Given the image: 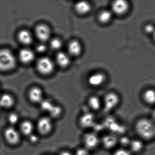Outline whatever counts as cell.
Here are the masks:
<instances>
[{
  "label": "cell",
  "mask_w": 155,
  "mask_h": 155,
  "mask_svg": "<svg viewBox=\"0 0 155 155\" xmlns=\"http://www.w3.org/2000/svg\"><path fill=\"white\" fill-rule=\"evenodd\" d=\"M135 128L138 135L144 140L149 141L155 137V124L153 120L141 118L137 122Z\"/></svg>",
  "instance_id": "6da1fadb"
},
{
  "label": "cell",
  "mask_w": 155,
  "mask_h": 155,
  "mask_svg": "<svg viewBox=\"0 0 155 155\" xmlns=\"http://www.w3.org/2000/svg\"><path fill=\"white\" fill-rule=\"evenodd\" d=\"M16 59L13 53L8 49L0 50V71H10L15 67Z\"/></svg>",
  "instance_id": "7a4b0ae2"
},
{
  "label": "cell",
  "mask_w": 155,
  "mask_h": 155,
  "mask_svg": "<svg viewBox=\"0 0 155 155\" xmlns=\"http://www.w3.org/2000/svg\"><path fill=\"white\" fill-rule=\"evenodd\" d=\"M38 133L43 136L49 135L52 132L53 123L50 116H43L38 120L36 124Z\"/></svg>",
  "instance_id": "3957f363"
},
{
  "label": "cell",
  "mask_w": 155,
  "mask_h": 155,
  "mask_svg": "<svg viewBox=\"0 0 155 155\" xmlns=\"http://www.w3.org/2000/svg\"><path fill=\"white\" fill-rule=\"evenodd\" d=\"M36 67L38 72L42 74L49 75L54 71V64L50 58L42 57L37 62Z\"/></svg>",
  "instance_id": "277c9868"
},
{
  "label": "cell",
  "mask_w": 155,
  "mask_h": 155,
  "mask_svg": "<svg viewBox=\"0 0 155 155\" xmlns=\"http://www.w3.org/2000/svg\"><path fill=\"white\" fill-rule=\"evenodd\" d=\"M120 98L115 93H111L106 95L104 100V107L107 112L114 109L119 104Z\"/></svg>",
  "instance_id": "5b68a950"
},
{
  "label": "cell",
  "mask_w": 155,
  "mask_h": 155,
  "mask_svg": "<svg viewBox=\"0 0 155 155\" xmlns=\"http://www.w3.org/2000/svg\"><path fill=\"white\" fill-rule=\"evenodd\" d=\"M83 143L85 148L92 150L96 148L100 143V139L94 133H89L85 134L83 138Z\"/></svg>",
  "instance_id": "8992f818"
},
{
  "label": "cell",
  "mask_w": 155,
  "mask_h": 155,
  "mask_svg": "<svg viewBox=\"0 0 155 155\" xmlns=\"http://www.w3.org/2000/svg\"><path fill=\"white\" fill-rule=\"evenodd\" d=\"M4 136L8 143L13 145L18 144L21 139L18 131L12 127H9L6 129L4 132Z\"/></svg>",
  "instance_id": "52a82bcc"
},
{
  "label": "cell",
  "mask_w": 155,
  "mask_h": 155,
  "mask_svg": "<svg viewBox=\"0 0 155 155\" xmlns=\"http://www.w3.org/2000/svg\"><path fill=\"white\" fill-rule=\"evenodd\" d=\"M35 34L37 38L44 42L50 39L51 36V30L47 25L43 24L38 25L35 29Z\"/></svg>",
  "instance_id": "ba28073f"
},
{
  "label": "cell",
  "mask_w": 155,
  "mask_h": 155,
  "mask_svg": "<svg viewBox=\"0 0 155 155\" xmlns=\"http://www.w3.org/2000/svg\"><path fill=\"white\" fill-rule=\"evenodd\" d=\"M112 11L118 15H123L127 12L129 9V4L127 1L117 0L112 4Z\"/></svg>",
  "instance_id": "9c48e42d"
},
{
  "label": "cell",
  "mask_w": 155,
  "mask_h": 155,
  "mask_svg": "<svg viewBox=\"0 0 155 155\" xmlns=\"http://www.w3.org/2000/svg\"><path fill=\"white\" fill-rule=\"evenodd\" d=\"M42 91L38 87H34L31 88L28 93L29 100L34 103H41L43 99Z\"/></svg>",
  "instance_id": "30bf717a"
},
{
  "label": "cell",
  "mask_w": 155,
  "mask_h": 155,
  "mask_svg": "<svg viewBox=\"0 0 155 155\" xmlns=\"http://www.w3.org/2000/svg\"><path fill=\"white\" fill-rule=\"evenodd\" d=\"M95 118L93 114L85 113L81 116L79 119V124L84 128H89L94 125Z\"/></svg>",
  "instance_id": "8fae6325"
},
{
  "label": "cell",
  "mask_w": 155,
  "mask_h": 155,
  "mask_svg": "<svg viewBox=\"0 0 155 155\" xmlns=\"http://www.w3.org/2000/svg\"><path fill=\"white\" fill-rule=\"evenodd\" d=\"M19 57L22 62L28 64L33 61L35 58V54L31 49L25 48L20 51Z\"/></svg>",
  "instance_id": "7c38bea8"
},
{
  "label": "cell",
  "mask_w": 155,
  "mask_h": 155,
  "mask_svg": "<svg viewBox=\"0 0 155 155\" xmlns=\"http://www.w3.org/2000/svg\"><path fill=\"white\" fill-rule=\"evenodd\" d=\"M102 143L106 149H112L117 144L118 139L115 135L107 134L103 137Z\"/></svg>",
  "instance_id": "4fadbf2b"
},
{
  "label": "cell",
  "mask_w": 155,
  "mask_h": 155,
  "mask_svg": "<svg viewBox=\"0 0 155 155\" xmlns=\"http://www.w3.org/2000/svg\"><path fill=\"white\" fill-rule=\"evenodd\" d=\"M105 80V76L104 74L97 73L89 76L88 83L89 85L93 86H97L101 85Z\"/></svg>",
  "instance_id": "5bb4252c"
},
{
  "label": "cell",
  "mask_w": 155,
  "mask_h": 155,
  "mask_svg": "<svg viewBox=\"0 0 155 155\" xmlns=\"http://www.w3.org/2000/svg\"><path fill=\"white\" fill-rule=\"evenodd\" d=\"M20 130L24 135L29 136L33 134L34 126L31 121H25L21 124Z\"/></svg>",
  "instance_id": "9a60e30c"
},
{
  "label": "cell",
  "mask_w": 155,
  "mask_h": 155,
  "mask_svg": "<svg viewBox=\"0 0 155 155\" xmlns=\"http://www.w3.org/2000/svg\"><path fill=\"white\" fill-rule=\"evenodd\" d=\"M19 41L23 44H30L32 42L33 37L31 34L27 30H21L18 35Z\"/></svg>",
  "instance_id": "2e32d148"
},
{
  "label": "cell",
  "mask_w": 155,
  "mask_h": 155,
  "mask_svg": "<svg viewBox=\"0 0 155 155\" xmlns=\"http://www.w3.org/2000/svg\"><path fill=\"white\" fill-rule=\"evenodd\" d=\"M68 51L70 54L77 56L81 53L82 46L79 42L76 40L71 41L68 45Z\"/></svg>",
  "instance_id": "e0dca14e"
},
{
  "label": "cell",
  "mask_w": 155,
  "mask_h": 155,
  "mask_svg": "<svg viewBox=\"0 0 155 155\" xmlns=\"http://www.w3.org/2000/svg\"><path fill=\"white\" fill-rule=\"evenodd\" d=\"M57 63L62 67H66L70 65L71 59L67 54L63 52L58 53L56 56Z\"/></svg>",
  "instance_id": "ac0fdd59"
},
{
  "label": "cell",
  "mask_w": 155,
  "mask_h": 155,
  "mask_svg": "<svg viewBox=\"0 0 155 155\" xmlns=\"http://www.w3.org/2000/svg\"><path fill=\"white\" fill-rule=\"evenodd\" d=\"M129 147L131 152L134 153H139L143 150L144 145L141 140L134 139L131 140Z\"/></svg>",
  "instance_id": "d6986e66"
},
{
  "label": "cell",
  "mask_w": 155,
  "mask_h": 155,
  "mask_svg": "<svg viewBox=\"0 0 155 155\" xmlns=\"http://www.w3.org/2000/svg\"><path fill=\"white\" fill-rule=\"evenodd\" d=\"M14 99L9 94H5L0 97V106L5 108H10L13 105Z\"/></svg>",
  "instance_id": "ffe728a7"
},
{
  "label": "cell",
  "mask_w": 155,
  "mask_h": 155,
  "mask_svg": "<svg viewBox=\"0 0 155 155\" xmlns=\"http://www.w3.org/2000/svg\"><path fill=\"white\" fill-rule=\"evenodd\" d=\"M75 9L80 14H85L89 12L91 10V5L87 2L81 1L75 4Z\"/></svg>",
  "instance_id": "44dd1931"
},
{
  "label": "cell",
  "mask_w": 155,
  "mask_h": 155,
  "mask_svg": "<svg viewBox=\"0 0 155 155\" xmlns=\"http://www.w3.org/2000/svg\"><path fill=\"white\" fill-rule=\"evenodd\" d=\"M143 99L147 104H155V90L153 89L146 90L143 94Z\"/></svg>",
  "instance_id": "7402d4cb"
},
{
  "label": "cell",
  "mask_w": 155,
  "mask_h": 155,
  "mask_svg": "<svg viewBox=\"0 0 155 155\" xmlns=\"http://www.w3.org/2000/svg\"><path fill=\"white\" fill-rule=\"evenodd\" d=\"M112 13L108 10H104L100 12L98 15V20L102 23H107L111 21Z\"/></svg>",
  "instance_id": "603a6c76"
},
{
  "label": "cell",
  "mask_w": 155,
  "mask_h": 155,
  "mask_svg": "<svg viewBox=\"0 0 155 155\" xmlns=\"http://www.w3.org/2000/svg\"><path fill=\"white\" fill-rule=\"evenodd\" d=\"M88 105L93 110H99L101 106V103L98 97L95 96H91L88 99Z\"/></svg>",
  "instance_id": "cb8c5ba5"
},
{
  "label": "cell",
  "mask_w": 155,
  "mask_h": 155,
  "mask_svg": "<svg viewBox=\"0 0 155 155\" xmlns=\"http://www.w3.org/2000/svg\"><path fill=\"white\" fill-rule=\"evenodd\" d=\"M62 109L60 106L58 105H54L52 108L49 111V113L50 114L51 118H57L61 116L62 114Z\"/></svg>",
  "instance_id": "d4e9b609"
},
{
  "label": "cell",
  "mask_w": 155,
  "mask_h": 155,
  "mask_svg": "<svg viewBox=\"0 0 155 155\" xmlns=\"http://www.w3.org/2000/svg\"><path fill=\"white\" fill-rule=\"evenodd\" d=\"M41 107L42 110L49 113L54 105L51 102L48 100H43L41 103Z\"/></svg>",
  "instance_id": "484cf974"
},
{
  "label": "cell",
  "mask_w": 155,
  "mask_h": 155,
  "mask_svg": "<svg viewBox=\"0 0 155 155\" xmlns=\"http://www.w3.org/2000/svg\"><path fill=\"white\" fill-rule=\"evenodd\" d=\"M62 45L61 41L58 38L53 39L50 42V46L54 50H59L61 47Z\"/></svg>",
  "instance_id": "4316f807"
},
{
  "label": "cell",
  "mask_w": 155,
  "mask_h": 155,
  "mask_svg": "<svg viewBox=\"0 0 155 155\" xmlns=\"http://www.w3.org/2000/svg\"><path fill=\"white\" fill-rule=\"evenodd\" d=\"M8 120L11 124H16L19 121V116L16 113H12L8 116Z\"/></svg>",
  "instance_id": "83f0119b"
},
{
  "label": "cell",
  "mask_w": 155,
  "mask_h": 155,
  "mask_svg": "<svg viewBox=\"0 0 155 155\" xmlns=\"http://www.w3.org/2000/svg\"><path fill=\"white\" fill-rule=\"evenodd\" d=\"M144 31L147 34L153 35L155 31V27L152 24H147L144 27Z\"/></svg>",
  "instance_id": "f1b7e54d"
},
{
  "label": "cell",
  "mask_w": 155,
  "mask_h": 155,
  "mask_svg": "<svg viewBox=\"0 0 155 155\" xmlns=\"http://www.w3.org/2000/svg\"><path fill=\"white\" fill-rule=\"evenodd\" d=\"M113 155H132L131 152L125 148H120L116 150Z\"/></svg>",
  "instance_id": "f546056e"
},
{
  "label": "cell",
  "mask_w": 155,
  "mask_h": 155,
  "mask_svg": "<svg viewBox=\"0 0 155 155\" xmlns=\"http://www.w3.org/2000/svg\"><path fill=\"white\" fill-rule=\"evenodd\" d=\"M74 155H90L89 150L85 147L78 148Z\"/></svg>",
  "instance_id": "4dcf8cb0"
},
{
  "label": "cell",
  "mask_w": 155,
  "mask_h": 155,
  "mask_svg": "<svg viewBox=\"0 0 155 155\" xmlns=\"http://www.w3.org/2000/svg\"><path fill=\"white\" fill-rule=\"evenodd\" d=\"M46 46L44 44H40L36 46V49L39 52H43L46 50Z\"/></svg>",
  "instance_id": "1f68e13d"
},
{
  "label": "cell",
  "mask_w": 155,
  "mask_h": 155,
  "mask_svg": "<svg viewBox=\"0 0 155 155\" xmlns=\"http://www.w3.org/2000/svg\"><path fill=\"white\" fill-rule=\"evenodd\" d=\"M131 140L127 137H124L121 139V143L124 146H128L130 145Z\"/></svg>",
  "instance_id": "d6a6232c"
},
{
  "label": "cell",
  "mask_w": 155,
  "mask_h": 155,
  "mask_svg": "<svg viewBox=\"0 0 155 155\" xmlns=\"http://www.w3.org/2000/svg\"><path fill=\"white\" fill-rule=\"evenodd\" d=\"M29 137H30V142L31 143H37L38 140H39L38 136L35 135L34 134L31 135V136H29Z\"/></svg>",
  "instance_id": "836d02e7"
},
{
  "label": "cell",
  "mask_w": 155,
  "mask_h": 155,
  "mask_svg": "<svg viewBox=\"0 0 155 155\" xmlns=\"http://www.w3.org/2000/svg\"><path fill=\"white\" fill-rule=\"evenodd\" d=\"M59 155H74L71 153L67 151H64L61 152Z\"/></svg>",
  "instance_id": "e575fe53"
},
{
  "label": "cell",
  "mask_w": 155,
  "mask_h": 155,
  "mask_svg": "<svg viewBox=\"0 0 155 155\" xmlns=\"http://www.w3.org/2000/svg\"><path fill=\"white\" fill-rule=\"evenodd\" d=\"M152 118L153 119V121H155V109L153 110L152 113Z\"/></svg>",
  "instance_id": "d590c367"
},
{
  "label": "cell",
  "mask_w": 155,
  "mask_h": 155,
  "mask_svg": "<svg viewBox=\"0 0 155 155\" xmlns=\"http://www.w3.org/2000/svg\"><path fill=\"white\" fill-rule=\"evenodd\" d=\"M153 38L154 39V40L155 41V31L154 32V33L153 34Z\"/></svg>",
  "instance_id": "8d00e7d4"
},
{
  "label": "cell",
  "mask_w": 155,
  "mask_h": 155,
  "mask_svg": "<svg viewBox=\"0 0 155 155\" xmlns=\"http://www.w3.org/2000/svg\"><path fill=\"white\" fill-rule=\"evenodd\" d=\"M1 106H0V111H1Z\"/></svg>",
  "instance_id": "74e56055"
}]
</instances>
